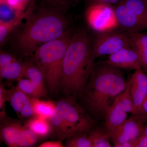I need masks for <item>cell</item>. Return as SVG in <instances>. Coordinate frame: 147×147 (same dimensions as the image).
Returning <instances> with one entry per match:
<instances>
[{
	"mask_svg": "<svg viewBox=\"0 0 147 147\" xmlns=\"http://www.w3.org/2000/svg\"><path fill=\"white\" fill-rule=\"evenodd\" d=\"M127 84L120 69L105 61L95 63L79 103L94 120L104 123L108 109Z\"/></svg>",
	"mask_w": 147,
	"mask_h": 147,
	"instance_id": "6da1fadb",
	"label": "cell"
},
{
	"mask_svg": "<svg viewBox=\"0 0 147 147\" xmlns=\"http://www.w3.org/2000/svg\"><path fill=\"white\" fill-rule=\"evenodd\" d=\"M36 8L25 19L14 43L24 57L31 58L39 46L58 38L69 29V21L62 11L45 3Z\"/></svg>",
	"mask_w": 147,
	"mask_h": 147,
	"instance_id": "7a4b0ae2",
	"label": "cell"
},
{
	"mask_svg": "<svg viewBox=\"0 0 147 147\" xmlns=\"http://www.w3.org/2000/svg\"><path fill=\"white\" fill-rule=\"evenodd\" d=\"M94 60L86 32L74 31L64 58L59 92L77 100L86 88Z\"/></svg>",
	"mask_w": 147,
	"mask_h": 147,
	"instance_id": "3957f363",
	"label": "cell"
},
{
	"mask_svg": "<svg viewBox=\"0 0 147 147\" xmlns=\"http://www.w3.org/2000/svg\"><path fill=\"white\" fill-rule=\"evenodd\" d=\"M74 31L67 30L61 36L39 46L31 60L40 69L50 94L59 93L64 58Z\"/></svg>",
	"mask_w": 147,
	"mask_h": 147,
	"instance_id": "277c9868",
	"label": "cell"
},
{
	"mask_svg": "<svg viewBox=\"0 0 147 147\" xmlns=\"http://www.w3.org/2000/svg\"><path fill=\"white\" fill-rule=\"evenodd\" d=\"M55 105V112L49 120L52 134L59 140L88 132L98 123L74 98H61Z\"/></svg>",
	"mask_w": 147,
	"mask_h": 147,
	"instance_id": "5b68a950",
	"label": "cell"
},
{
	"mask_svg": "<svg viewBox=\"0 0 147 147\" xmlns=\"http://www.w3.org/2000/svg\"><path fill=\"white\" fill-rule=\"evenodd\" d=\"M87 23L91 28L99 33L113 31L119 27L114 7L105 4L87 5Z\"/></svg>",
	"mask_w": 147,
	"mask_h": 147,
	"instance_id": "8992f818",
	"label": "cell"
},
{
	"mask_svg": "<svg viewBox=\"0 0 147 147\" xmlns=\"http://www.w3.org/2000/svg\"><path fill=\"white\" fill-rule=\"evenodd\" d=\"M127 80L128 84L126 88L117 96L106 113L103 126L108 135L126 120L128 113L132 114L134 111L129 83Z\"/></svg>",
	"mask_w": 147,
	"mask_h": 147,
	"instance_id": "52a82bcc",
	"label": "cell"
},
{
	"mask_svg": "<svg viewBox=\"0 0 147 147\" xmlns=\"http://www.w3.org/2000/svg\"><path fill=\"white\" fill-rule=\"evenodd\" d=\"M128 32L113 31L100 33L92 45L94 60L105 55H111L124 47H129Z\"/></svg>",
	"mask_w": 147,
	"mask_h": 147,
	"instance_id": "ba28073f",
	"label": "cell"
},
{
	"mask_svg": "<svg viewBox=\"0 0 147 147\" xmlns=\"http://www.w3.org/2000/svg\"><path fill=\"white\" fill-rule=\"evenodd\" d=\"M147 122L145 113L132 114L130 118L113 130L109 134L114 147L124 142L134 141L141 136Z\"/></svg>",
	"mask_w": 147,
	"mask_h": 147,
	"instance_id": "9c48e42d",
	"label": "cell"
},
{
	"mask_svg": "<svg viewBox=\"0 0 147 147\" xmlns=\"http://www.w3.org/2000/svg\"><path fill=\"white\" fill-rule=\"evenodd\" d=\"M130 96L134 106L132 114L144 113L142 105L147 94V74L142 69L135 70L128 79Z\"/></svg>",
	"mask_w": 147,
	"mask_h": 147,
	"instance_id": "30bf717a",
	"label": "cell"
},
{
	"mask_svg": "<svg viewBox=\"0 0 147 147\" xmlns=\"http://www.w3.org/2000/svg\"><path fill=\"white\" fill-rule=\"evenodd\" d=\"M7 98L12 109L21 117L32 118L35 117L31 98L18 87L7 90Z\"/></svg>",
	"mask_w": 147,
	"mask_h": 147,
	"instance_id": "8fae6325",
	"label": "cell"
},
{
	"mask_svg": "<svg viewBox=\"0 0 147 147\" xmlns=\"http://www.w3.org/2000/svg\"><path fill=\"white\" fill-rule=\"evenodd\" d=\"M105 62L121 69L136 70L142 69L137 53L130 46L109 55L108 60Z\"/></svg>",
	"mask_w": 147,
	"mask_h": 147,
	"instance_id": "7c38bea8",
	"label": "cell"
},
{
	"mask_svg": "<svg viewBox=\"0 0 147 147\" xmlns=\"http://www.w3.org/2000/svg\"><path fill=\"white\" fill-rule=\"evenodd\" d=\"M115 12L119 27L128 32H140L147 30V26L131 13L121 1L116 4Z\"/></svg>",
	"mask_w": 147,
	"mask_h": 147,
	"instance_id": "4fadbf2b",
	"label": "cell"
},
{
	"mask_svg": "<svg viewBox=\"0 0 147 147\" xmlns=\"http://www.w3.org/2000/svg\"><path fill=\"white\" fill-rule=\"evenodd\" d=\"M24 63V71L21 77L31 88L38 93L40 98L45 97L47 91L44 77L40 69L32 60Z\"/></svg>",
	"mask_w": 147,
	"mask_h": 147,
	"instance_id": "5bb4252c",
	"label": "cell"
},
{
	"mask_svg": "<svg viewBox=\"0 0 147 147\" xmlns=\"http://www.w3.org/2000/svg\"><path fill=\"white\" fill-rule=\"evenodd\" d=\"M128 33L130 47L137 53L142 69L147 74V34L140 32Z\"/></svg>",
	"mask_w": 147,
	"mask_h": 147,
	"instance_id": "9a60e30c",
	"label": "cell"
},
{
	"mask_svg": "<svg viewBox=\"0 0 147 147\" xmlns=\"http://www.w3.org/2000/svg\"><path fill=\"white\" fill-rule=\"evenodd\" d=\"M1 127V139L10 147H17V142L23 127L17 121L7 119L2 120Z\"/></svg>",
	"mask_w": 147,
	"mask_h": 147,
	"instance_id": "2e32d148",
	"label": "cell"
},
{
	"mask_svg": "<svg viewBox=\"0 0 147 147\" xmlns=\"http://www.w3.org/2000/svg\"><path fill=\"white\" fill-rule=\"evenodd\" d=\"M35 8L34 3L17 19L9 23L0 24V44L1 47L5 43L11 33L21 25L23 21L25 20Z\"/></svg>",
	"mask_w": 147,
	"mask_h": 147,
	"instance_id": "e0dca14e",
	"label": "cell"
},
{
	"mask_svg": "<svg viewBox=\"0 0 147 147\" xmlns=\"http://www.w3.org/2000/svg\"><path fill=\"white\" fill-rule=\"evenodd\" d=\"M24 69V63L16 59L4 65L0 66L1 79L18 81L22 76Z\"/></svg>",
	"mask_w": 147,
	"mask_h": 147,
	"instance_id": "ac0fdd59",
	"label": "cell"
},
{
	"mask_svg": "<svg viewBox=\"0 0 147 147\" xmlns=\"http://www.w3.org/2000/svg\"><path fill=\"white\" fill-rule=\"evenodd\" d=\"M35 116L49 120L55 110V103L51 101L40 100L39 98L31 97Z\"/></svg>",
	"mask_w": 147,
	"mask_h": 147,
	"instance_id": "d6986e66",
	"label": "cell"
},
{
	"mask_svg": "<svg viewBox=\"0 0 147 147\" xmlns=\"http://www.w3.org/2000/svg\"><path fill=\"white\" fill-rule=\"evenodd\" d=\"M26 126L33 131L38 137H46L52 133V127L48 119L35 116L28 121Z\"/></svg>",
	"mask_w": 147,
	"mask_h": 147,
	"instance_id": "ffe728a7",
	"label": "cell"
},
{
	"mask_svg": "<svg viewBox=\"0 0 147 147\" xmlns=\"http://www.w3.org/2000/svg\"><path fill=\"white\" fill-rule=\"evenodd\" d=\"M120 1L147 26V2L146 0H121Z\"/></svg>",
	"mask_w": 147,
	"mask_h": 147,
	"instance_id": "44dd1931",
	"label": "cell"
},
{
	"mask_svg": "<svg viewBox=\"0 0 147 147\" xmlns=\"http://www.w3.org/2000/svg\"><path fill=\"white\" fill-rule=\"evenodd\" d=\"M95 125L88 131L92 143L93 147H111L110 136L104 126Z\"/></svg>",
	"mask_w": 147,
	"mask_h": 147,
	"instance_id": "7402d4cb",
	"label": "cell"
},
{
	"mask_svg": "<svg viewBox=\"0 0 147 147\" xmlns=\"http://www.w3.org/2000/svg\"><path fill=\"white\" fill-rule=\"evenodd\" d=\"M65 146L93 147V144L88 131L76 134L66 138Z\"/></svg>",
	"mask_w": 147,
	"mask_h": 147,
	"instance_id": "603a6c76",
	"label": "cell"
},
{
	"mask_svg": "<svg viewBox=\"0 0 147 147\" xmlns=\"http://www.w3.org/2000/svg\"><path fill=\"white\" fill-rule=\"evenodd\" d=\"M37 136L28 127L24 126L19 134L17 142V147H32L38 141Z\"/></svg>",
	"mask_w": 147,
	"mask_h": 147,
	"instance_id": "cb8c5ba5",
	"label": "cell"
},
{
	"mask_svg": "<svg viewBox=\"0 0 147 147\" xmlns=\"http://www.w3.org/2000/svg\"><path fill=\"white\" fill-rule=\"evenodd\" d=\"M23 13L19 14L17 13L6 3H0V24L13 21L20 17Z\"/></svg>",
	"mask_w": 147,
	"mask_h": 147,
	"instance_id": "d4e9b609",
	"label": "cell"
},
{
	"mask_svg": "<svg viewBox=\"0 0 147 147\" xmlns=\"http://www.w3.org/2000/svg\"><path fill=\"white\" fill-rule=\"evenodd\" d=\"M35 0H7L6 3L19 14L24 13Z\"/></svg>",
	"mask_w": 147,
	"mask_h": 147,
	"instance_id": "484cf974",
	"label": "cell"
},
{
	"mask_svg": "<svg viewBox=\"0 0 147 147\" xmlns=\"http://www.w3.org/2000/svg\"><path fill=\"white\" fill-rule=\"evenodd\" d=\"M7 100V90L4 88L2 84L0 87V109H1V119H3L5 118V101Z\"/></svg>",
	"mask_w": 147,
	"mask_h": 147,
	"instance_id": "4316f807",
	"label": "cell"
},
{
	"mask_svg": "<svg viewBox=\"0 0 147 147\" xmlns=\"http://www.w3.org/2000/svg\"><path fill=\"white\" fill-rule=\"evenodd\" d=\"M47 5L52 7L65 13L69 5L62 1L61 0H42Z\"/></svg>",
	"mask_w": 147,
	"mask_h": 147,
	"instance_id": "83f0119b",
	"label": "cell"
},
{
	"mask_svg": "<svg viewBox=\"0 0 147 147\" xmlns=\"http://www.w3.org/2000/svg\"><path fill=\"white\" fill-rule=\"evenodd\" d=\"M121 0H86L87 5L93 4L101 3L112 5L116 4Z\"/></svg>",
	"mask_w": 147,
	"mask_h": 147,
	"instance_id": "f1b7e54d",
	"label": "cell"
},
{
	"mask_svg": "<svg viewBox=\"0 0 147 147\" xmlns=\"http://www.w3.org/2000/svg\"><path fill=\"white\" fill-rule=\"evenodd\" d=\"M133 147H147V136L142 134L134 140Z\"/></svg>",
	"mask_w": 147,
	"mask_h": 147,
	"instance_id": "f546056e",
	"label": "cell"
},
{
	"mask_svg": "<svg viewBox=\"0 0 147 147\" xmlns=\"http://www.w3.org/2000/svg\"><path fill=\"white\" fill-rule=\"evenodd\" d=\"M39 147H63L61 140L58 141H47L43 142L38 146Z\"/></svg>",
	"mask_w": 147,
	"mask_h": 147,
	"instance_id": "4dcf8cb0",
	"label": "cell"
},
{
	"mask_svg": "<svg viewBox=\"0 0 147 147\" xmlns=\"http://www.w3.org/2000/svg\"><path fill=\"white\" fill-rule=\"evenodd\" d=\"M142 109L144 113L147 115V94L145 98L143 105H142Z\"/></svg>",
	"mask_w": 147,
	"mask_h": 147,
	"instance_id": "1f68e13d",
	"label": "cell"
},
{
	"mask_svg": "<svg viewBox=\"0 0 147 147\" xmlns=\"http://www.w3.org/2000/svg\"><path fill=\"white\" fill-rule=\"evenodd\" d=\"M62 1L69 5L71 4L76 3L80 0H61Z\"/></svg>",
	"mask_w": 147,
	"mask_h": 147,
	"instance_id": "d6a6232c",
	"label": "cell"
},
{
	"mask_svg": "<svg viewBox=\"0 0 147 147\" xmlns=\"http://www.w3.org/2000/svg\"><path fill=\"white\" fill-rule=\"evenodd\" d=\"M142 134L147 136V123L145 125L144 127Z\"/></svg>",
	"mask_w": 147,
	"mask_h": 147,
	"instance_id": "836d02e7",
	"label": "cell"
},
{
	"mask_svg": "<svg viewBox=\"0 0 147 147\" xmlns=\"http://www.w3.org/2000/svg\"><path fill=\"white\" fill-rule=\"evenodd\" d=\"M7 0H0V3H3L6 2Z\"/></svg>",
	"mask_w": 147,
	"mask_h": 147,
	"instance_id": "e575fe53",
	"label": "cell"
},
{
	"mask_svg": "<svg viewBox=\"0 0 147 147\" xmlns=\"http://www.w3.org/2000/svg\"><path fill=\"white\" fill-rule=\"evenodd\" d=\"M146 1L147 2V0H146Z\"/></svg>",
	"mask_w": 147,
	"mask_h": 147,
	"instance_id": "d590c367",
	"label": "cell"
}]
</instances>
